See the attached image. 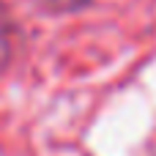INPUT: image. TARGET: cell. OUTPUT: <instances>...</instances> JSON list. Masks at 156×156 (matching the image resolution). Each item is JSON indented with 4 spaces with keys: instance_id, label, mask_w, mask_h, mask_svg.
I'll return each mask as SVG.
<instances>
[{
    "instance_id": "cell-1",
    "label": "cell",
    "mask_w": 156,
    "mask_h": 156,
    "mask_svg": "<svg viewBox=\"0 0 156 156\" xmlns=\"http://www.w3.org/2000/svg\"><path fill=\"white\" fill-rule=\"evenodd\" d=\"M44 11H52V14H66V11H80L85 8L90 0H36Z\"/></svg>"
}]
</instances>
